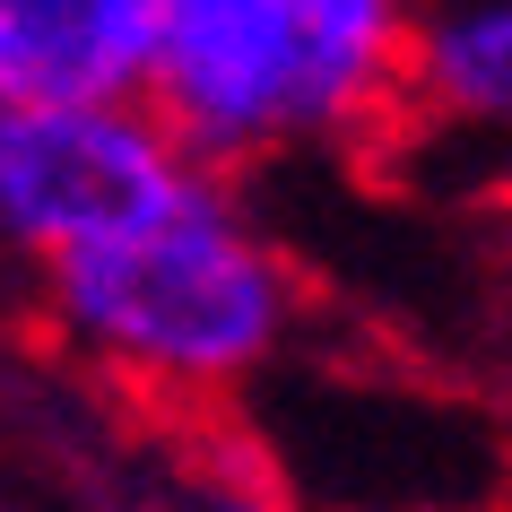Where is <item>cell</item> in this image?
<instances>
[{
  "mask_svg": "<svg viewBox=\"0 0 512 512\" xmlns=\"http://www.w3.org/2000/svg\"><path fill=\"white\" fill-rule=\"evenodd\" d=\"M35 287L61 348L157 400H226L287 348L296 322V270L226 200V174L157 226L35 261Z\"/></svg>",
  "mask_w": 512,
  "mask_h": 512,
  "instance_id": "1",
  "label": "cell"
},
{
  "mask_svg": "<svg viewBox=\"0 0 512 512\" xmlns=\"http://www.w3.org/2000/svg\"><path fill=\"white\" fill-rule=\"evenodd\" d=\"M408 0H157L148 105L209 174L400 122Z\"/></svg>",
  "mask_w": 512,
  "mask_h": 512,
  "instance_id": "2",
  "label": "cell"
},
{
  "mask_svg": "<svg viewBox=\"0 0 512 512\" xmlns=\"http://www.w3.org/2000/svg\"><path fill=\"white\" fill-rule=\"evenodd\" d=\"M209 183L148 96H27L0 105V243L61 261L79 243L157 226Z\"/></svg>",
  "mask_w": 512,
  "mask_h": 512,
  "instance_id": "3",
  "label": "cell"
},
{
  "mask_svg": "<svg viewBox=\"0 0 512 512\" xmlns=\"http://www.w3.org/2000/svg\"><path fill=\"white\" fill-rule=\"evenodd\" d=\"M157 0H0V105L148 96Z\"/></svg>",
  "mask_w": 512,
  "mask_h": 512,
  "instance_id": "4",
  "label": "cell"
},
{
  "mask_svg": "<svg viewBox=\"0 0 512 512\" xmlns=\"http://www.w3.org/2000/svg\"><path fill=\"white\" fill-rule=\"evenodd\" d=\"M408 113L512 139V0H408Z\"/></svg>",
  "mask_w": 512,
  "mask_h": 512,
  "instance_id": "5",
  "label": "cell"
},
{
  "mask_svg": "<svg viewBox=\"0 0 512 512\" xmlns=\"http://www.w3.org/2000/svg\"><path fill=\"white\" fill-rule=\"evenodd\" d=\"M495 261H504V287H512V183H504V200H495Z\"/></svg>",
  "mask_w": 512,
  "mask_h": 512,
  "instance_id": "6",
  "label": "cell"
}]
</instances>
